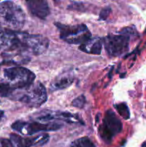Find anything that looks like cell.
<instances>
[{"label":"cell","instance_id":"cell-1","mask_svg":"<svg viewBox=\"0 0 146 147\" xmlns=\"http://www.w3.org/2000/svg\"><path fill=\"white\" fill-rule=\"evenodd\" d=\"M48 39L42 34H32L17 30L0 29V50L7 56L40 55L47 50Z\"/></svg>","mask_w":146,"mask_h":147},{"label":"cell","instance_id":"cell-2","mask_svg":"<svg viewBox=\"0 0 146 147\" xmlns=\"http://www.w3.org/2000/svg\"><path fill=\"white\" fill-rule=\"evenodd\" d=\"M137 34L131 27L123 28L116 34H109L102 39V44L107 54L111 57H120L127 53L132 38Z\"/></svg>","mask_w":146,"mask_h":147},{"label":"cell","instance_id":"cell-3","mask_svg":"<svg viewBox=\"0 0 146 147\" xmlns=\"http://www.w3.org/2000/svg\"><path fill=\"white\" fill-rule=\"evenodd\" d=\"M4 76L11 90L9 98L17 92L29 88L34 83L36 76L33 72L23 67H11L4 70Z\"/></svg>","mask_w":146,"mask_h":147},{"label":"cell","instance_id":"cell-4","mask_svg":"<svg viewBox=\"0 0 146 147\" xmlns=\"http://www.w3.org/2000/svg\"><path fill=\"white\" fill-rule=\"evenodd\" d=\"M25 21V13L20 6L10 1L0 3V25L3 29L15 31L22 28Z\"/></svg>","mask_w":146,"mask_h":147},{"label":"cell","instance_id":"cell-5","mask_svg":"<svg viewBox=\"0 0 146 147\" xmlns=\"http://www.w3.org/2000/svg\"><path fill=\"white\" fill-rule=\"evenodd\" d=\"M54 24L60 32V38L68 44L81 45L92 38L91 32L84 24L67 25L55 22Z\"/></svg>","mask_w":146,"mask_h":147},{"label":"cell","instance_id":"cell-6","mask_svg":"<svg viewBox=\"0 0 146 147\" xmlns=\"http://www.w3.org/2000/svg\"><path fill=\"white\" fill-rule=\"evenodd\" d=\"M11 99L21 102L28 107L39 108L47 101V90L42 83L37 82L29 88L16 93Z\"/></svg>","mask_w":146,"mask_h":147},{"label":"cell","instance_id":"cell-7","mask_svg":"<svg viewBox=\"0 0 146 147\" xmlns=\"http://www.w3.org/2000/svg\"><path fill=\"white\" fill-rule=\"evenodd\" d=\"M11 129L21 135L32 136L41 131H54L62 127V125L57 122L43 123L40 121H24L18 120L14 121L11 126Z\"/></svg>","mask_w":146,"mask_h":147},{"label":"cell","instance_id":"cell-8","mask_svg":"<svg viewBox=\"0 0 146 147\" xmlns=\"http://www.w3.org/2000/svg\"><path fill=\"white\" fill-rule=\"evenodd\" d=\"M123 123L117 115L111 109L105 112L101 125L99 127V135L103 142L107 144L112 142L113 139L121 132Z\"/></svg>","mask_w":146,"mask_h":147},{"label":"cell","instance_id":"cell-9","mask_svg":"<svg viewBox=\"0 0 146 147\" xmlns=\"http://www.w3.org/2000/svg\"><path fill=\"white\" fill-rule=\"evenodd\" d=\"M50 139L48 134H42L33 137H23L16 134H10L12 147H40L45 144Z\"/></svg>","mask_w":146,"mask_h":147},{"label":"cell","instance_id":"cell-10","mask_svg":"<svg viewBox=\"0 0 146 147\" xmlns=\"http://www.w3.org/2000/svg\"><path fill=\"white\" fill-rule=\"evenodd\" d=\"M37 119L39 120V121L43 122V123L57 119V120L67 122L69 123H82V124L84 123L77 114H73V113H69V112L50 111L48 113L42 114L41 116L37 118Z\"/></svg>","mask_w":146,"mask_h":147},{"label":"cell","instance_id":"cell-11","mask_svg":"<svg viewBox=\"0 0 146 147\" xmlns=\"http://www.w3.org/2000/svg\"><path fill=\"white\" fill-rule=\"evenodd\" d=\"M29 11L34 17L45 20L50 14V9L48 3L44 0H33L26 1Z\"/></svg>","mask_w":146,"mask_h":147},{"label":"cell","instance_id":"cell-12","mask_svg":"<svg viewBox=\"0 0 146 147\" xmlns=\"http://www.w3.org/2000/svg\"><path fill=\"white\" fill-rule=\"evenodd\" d=\"M102 39L100 37L91 38L87 42L81 45L79 47L81 51L92 55H100L102 47Z\"/></svg>","mask_w":146,"mask_h":147},{"label":"cell","instance_id":"cell-13","mask_svg":"<svg viewBox=\"0 0 146 147\" xmlns=\"http://www.w3.org/2000/svg\"><path fill=\"white\" fill-rule=\"evenodd\" d=\"M73 78L67 75H63L54 79L50 85V88L52 91L63 90L70 87L73 83Z\"/></svg>","mask_w":146,"mask_h":147},{"label":"cell","instance_id":"cell-14","mask_svg":"<svg viewBox=\"0 0 146 147\" xmlns=\"http://www.w3.org/2000/svg\"><path fill=\"white\" fill-rule=\"evenodd\" d=\"M114 107L117 113L125 120H128L130 117V112L129 108L125 103H117L114 105Z\"/></svg>","mask_w":146,"mask_h":147},{"label":"cell","instance_id":"cell-15","mask_svg":"<svg viewBox=\"0 0 146 147\" xmlns=\"http://www.w3.org/2000/svg\"><path fill=\"white\" fill-rule=\"evenodd\" d=\"M70 147H95L88 137H82L72 142Z\"/></svg>","mask_w":146,"mask_h":147},{"label":"cell","instance_id":"cell-16","mask_svg":"<svg viewBox=\"0 0 146 147\" xmlns=\"http://www.w3.org/2000/svg\"><path fill=\"white\" fill-rule=\"evenodd\" d=\"M85 96H83V95H81V96H78V97H77L75 99H74L72 100V106L73 107L78 108V109H82L84 107V104H85Z\"/></svg>","mask_w":146,"mask_h":147},{"label":"cell","instance_id":"cell-17","mask_svg":"<svg viewBox=\"0 0 146 147\" xmlns=\"http://www.w3.org/2000/svg\"><path fill=\"white\" fill-rule=\"evenodd\" d=\"M111 13V9L110 7H105V8L103 9L100 13V20H106L107 17H109L110 14Z\"/></svg>","mask_w":146,"mask_h":147},{"label":"cell","instance_id":"cell-18","mask_svg":"<svg viewBox=\"0 0 146 147\" xmlns=\"http://www.w3.org/2000/svg\"><path fill=\"white\" fill-rule=\"evenodd\" d=\"M0 147H12L9 139H0Z\"/></svg>","mask_w":146,"mask_h":147},{"label":"cell","instance_id":"cell-19","mask_svg":"<svg viewBox=\"0 0 146 147\" xmlns=\"http://www.w3.org/2000/svg\"><path fill=\"white\" fill-rule=\"evenodd\" d=\"M4 111H0V121L2 119L3 116H4Z\"/></svg>","mask_w":146,"mask_h":147},{"label":"cell","instance_id":"cell-20","mask_svg":"<svg viewBox=\"0 0 146 147\" xmlns=\"http://www.w3.org/2000/svg\"><path fill=\"white\" fill-rule=\"evenodd\" d=\"M141 147H146V142H144V143L142 144V146Z\"/></svg>","mask_w":146,"mask_h":147}]
</instances>
